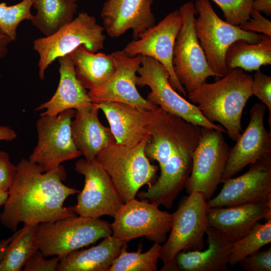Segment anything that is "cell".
<instances>
[{
  "label": "cell",
  "instance_id": "cell-1",
  "mask_svg": "<svg viewBox=\"0 0 271 271\" xmlns=\"http://www.w3.org/2000/svg\"><path fill=\"white\" fill-rule=\"evenodd\" d=\"M16 166L15 178L0 215L4 226L15 231L20 223L55 222L76 215L73 206H65L64 202L80 191L63 183L66 172L62 165L44 172L38 165L22 159Z\"/></svg>",
  "mask_w": 271,
  "mask_h": 271
},
{
  "label": "cell",
  "instance_id": "cell-2",
  "mask_svg": "<svg viewBox=\"0 0 271 271\" xmlns=\"http://www.w3.org/2000/svg\"><path fill=\"white\" fill-rule=\"evenodd\" d=\"M221 78L213 83L204 82L187 95L208 121L221 124L228 137L236 141L242 131L243 109L252 95V76L235 68Z\"/></svg>",
  "mask_w": 271,
  "mask_h": 271
},
{
  "label": "cell",
  "instance_id": "cell-3",
  "mask_svg": "<svg viewBox=\"0 0 271 271\" xmlns=\"http://www.w3.org/2000/svg\"><path fill=\"white\" fill-rule=\"evenodd\" d=\"M150 137L129 148L114 143L99 152L95 160L104 169L125 203L134 199L140 189L153 184L158 167L145 153Z\"/></svg>",
  "mask_w": 271,
  "mask_h": 271
},
{
  "label": "cell",
  "instance_id": "cell-4",
  "mask_svg": "<svg viewBox=\"0 0 271 271\" xmlns=\"http://www.w3.org/2000/svg\"><path fill=\"white\" fill-rule=\"evenodd\" d=\"M112 235L111 224L99 218L69 217L38 225L36 241L46 257L64 258L72 252Z\"/></svg>",
  "mask_w": 271,
  "mask_h": 271
},
{
  "label": "cell",
  "instance_id": "cell-5",
  "mask_svg": "<svg viewBox=\"0 0 271 271\" xmlns=\"http://www.w3.org/2000/svg\"><path fill=\"white\" fill-rule=\"evenodd\" d=\"M207 201L203 194L192 192L172 213L170 234L162 245L160 270L178 271L176 258L180 252L203 249V237L208 227Z\"/></svg>",
  "mask_w": 271,
  "mask_h": 271
},
{
  "label": "cell",
  "instance_id": "cell-6",
  "mask_svg": "<svg viewBox=\"0 0 271 271\" xmlns=\"http://www.w3.org/2000/svg\"><path fill=\"white\" fill-rule=\"evenodd\" d=\"M194 7L197 16L194 22L196 36L209 67L218 77H222L229 72L225 58L229 46L239 40L257 43L263 35L244 31L223 21L209 0H196Z\"/></svg>",
  "mask_w": 271,
  "mask_h": 271
},
{
  "label": "cell",
  "instance_id": "cell-7",
  "mask_svg": "<svg viewBox=\"0 0 271 271\" xmlns=\"http://www.w3.org/2000/svg\"><path fill=\"white\" fill-rule=\"evenodd\" d=\"M104 31L94 16L82 12L53 34L36 39L33 48L39 56L40 78L44 79L46 70L53 61L80 46L93 53L102 49L106 39Z\"/></svg>",
  "mask_w": 271,
  "mask_h": 271
},
{
  "label": "cell",
  "instance_id": "cell-8",
  "mask_svg": "<svg viewBox=\"0 0 271 271\" xmlns=\"http://www.w3.org/2000/svg\"><path fill=\"white\" fill-rule=\"evenodd\" d=\"M136 85L151 89L147 99L164 111L192 124L226 132L221 125L208 121L197 106L183 98L171 86L167 69L157 60L142 56Z\"/></svg>",
  "mask_w": 271,
  "mask_h": 271
},
{
  "label": "cell",
  "instance_id": "cell-9",
  "mask_svg": "<svg viewBox=\"0 0 271 271\" xmlns=\"http://www.w3.org/2000/svg\"><path fill=\"white\" fill-rule=\"evenodd\" d=\"M182 24L177 36L173 52V65L178 80L188 94L217 75L209 67L195 29L197 12L192 1L179 9Z\"/></svg>",
  "mask_w": 271,
  "mask_h": 271
},
{
  "label": "cell",
  "instance_id": "cell-10",
  "mask_svg": "<svg viewBox=\"0 0 271 271\" xmlns=\"http://www.w3.org/2000/svg\"><path fill=\"white\" fill-rule=\"evenodd\" d=\"M75 113L74 109H70L56 115H40L37 120L38 142L29 160L43 172L54 170L62 163L82 156L72 136L71 123Z\"/></svg>",
  "mask_w": 271,
  "mask_h": 271
},
{
  "label": "cell",
  "instance_id": "cell-11",
  "mask_svg": "<svg viewBox=\"0 0 271 271\" xmlns=\"http://www.w3.org/2000/svg\"><path fill=\"white\" fill-rule=\"evenodd\" d=\"M201 135L193 156L191 173L184 187L189 194H203L208 201L222 183L230 148L222 132L201 127Z\"/></svg>",
  "mask_w": 271,
  "mask_h": 271
},
{
  "label": "cell",
  "instance_id": "cell-12",
  "mask_svg": "<svg viewBox=\"0 0 271 271\" xmlns=\"http://www.w3.org/2000/svg\"><path fill=\"white\" fill-rule=\"evenodd\" d=\"M113 218L112 235L125 242L145 237L154 243H163L173 223L172 214L136 198L123 203Z\"/></svg>",
  "mask_w": 271,
  "mask_h": 271
},
{
  "label": "cell",
  "instance_id": "cell-13",
  "mask_svg": "<svg viewBox=\"0 0 271 271\" xmlns=\"http://www.w3.org/2000/svg\"><path fill=\"white\" fill-rule=\"evenodd\" d=\"M75 170L84 176V187L73 206L76 214L92 218L114 217L123 204L110 178L94 160H79Z\"/></svg>",
  "mask_w": 271,
  "mask_h": 271
},
{
  "label": "cell",
  "instance_id": "cell-14",
  "mask_svg": "<svg viewBox=\"0 0 271 271\" xmlns=\"http://www.w3.org/2000/svg\"><path fill=\"white\" fill-rule=\"evenodd\" d=\"M182 24L179 10H175L158 24L140 34L138 39L128 43L123 50L129 57L141 55L157 60L169 72L172 87L186 96L187 92L175 75L172 61L176 39Z\"/></svg>",
  "mask_w": 271,
  "mask_h": 271
},
{
  "label": "cell",
  "instance_id": "cell-15",
  "mask_svg": "<svg viewBox=\"0 0 271 271\" xmlns=\"http://www.w3.org/2000/svg\"><path fill=\"white\" fill-rule=\"evenodd\" d=\"M222 189L207 201L208 208L271 202V155L249 165L243 174L222 182Z\"/></svg>",
  "mask_w": 271,
  "mask_h": 271
},
{
  "label": "cell",
  "instance_id": "cell-16",
  "mask_svg": "<svg viewBox=\"0 0 271 271\" xmlns=\"http://www.w3.org/2000/svg\"><path fill=\"white\" fill-rule=\"evenodd\" d=\"M111 55L115 71L103 85L89 90L87 94L91 101L118 102L148 110H154L157 106L144 98L137 88V73L141 65L142 56L129 57L123 50L116 51Z\"/></svg>",
  "mask_w": 271,
  "mask_h": 271
},
{
  "label": "cell",
  "instance_id": "cell-17",
  "mask_svg": "<svg viewBox=\"0 0 271 271\" xmlns=\"http://www.w3.org/2000/svg\"><path fill=\"white\" fill-rule=\"evenodd\" d=\"M266 107L255 103L250 108V120L245 130L230 148L222 182L234 177L245 167L271 155V133L264 125Z\"/></svg>",
  "mask_w": 271,
  "mask_h": 271
},
{
  "label": "cell",
  "instance_id": "cell-18",
  "mask_svg": "<svg viewBox=\"0 0 271 271\" xmlns=\"http://www.w3.org/2000/svg\"><path fill=\"white\" fill-rule=\"evenodd\" d=\"M153 0H107L100 16L104 31L113 38L124 35L130 29L137 40L140 34L155 25L152 11Z\"/></svg>",
  "mask_w": 271,
  "mask_h": 271
},
{
  "label": "cell",
  "instance_id": "cell-19",
  "mask_svg": "<svg viewBox=\"0 0 271 271\" xmlns=\"http://www.w3.org/2000/svg\"><path fill=\"white\" fill-rule=\"evenodd\" d=\"M94 104L104 113L116 144L132 148L150 137L152 110L114 101Z\"/></svg>",
  "mask_w": 271,
  "mask_h": 271
},
{
  "label": "cell",
  "instance_id": "cell-20",
  "mask_svg": "<svg viewBox=\"0 0 271 271\" xmlns=\"http://www.w3.org/2000/svg\"><path fill=\"white\" fill-rule=\"evenodd\" d=\"M194 152L185 148L177 152L160 169L157 181L137 195L142 200L171 208L191 173Z\"/></svg>",
  "mask_w": 271,
  "mask_h": 271
},
{
  "label": "cell",
  "instance_id": "cell-21",
  "mask_svg": "<svg viewBox=\"0 0 271 271\" xmlns=\"http://www.w3.org/2000/svg\"><path fill=\"white\" fill-rule=\"evenodd\" d=\"M271 219V202L208 208V227L213 228L231 242L241 239L261 219Z\"/></svg>",
  "mask_w": 271,
  "mask_h": 271
},
{
  "label": "cell",
  "instance_id": "cell-22",
  "mask_svg": "<svg viewBox=\"0 0 271 271\" xmlns=\"http://www.w3.org/2000/svg\"><path fill=\"white\" fill-rule=\"evenodd\" d=\"M60 80L56 92L47 101L38 106L35 111L45 109L40 115H56L66 110L89 109L92 107L86 89L76 76L73 61L69 55L57 59Z\"/></svg>",
  "mask_w": 271,
  "mask_h": 271
},
{
  "label": "cell",
  "instance_id": "cell-23",
  "mask_svg": "<svg viewBox=\"0 0 271 271\" xmlns=\"http://www.w3.org/2000/svg\"><path fill=\"white\" fill-rule=\"evenodd\" d=\"M99 110L94 103L91 109L75 110L71 123L74 143L88 161L94 160L99 152L115 143L110 128L100 122Z\"/></svg>",
  "mask_w": 271,
  "mask_h": 271
},
{
  "label": "cell",
  "instance_id": "cell-24",
  "mask_svg": "<svg viewBox=\"0 0 271 271\" xmlns=\"http://www.w3.org/2000/svg\"><path fill=\"white\" fill-rule=\"evenodd\" d=\"M206 234L208 247L205 250L181 251L177 256L178 271H228L232 242L213 228Z\"/></svg>",
  "mask_w": 271,
  "mask_h": 271
},
{
  "label": "cell",
  "instance_id": "cell-25",
  "mask_svg": "<svg viewBox=\"0 0 271 271\" xmlns=\"http://www.w3.org/2000/svg\"><path fill=\"white\" fill-rule=\"evenodd\" d=\"M126 242L112 235L98 244L79 249L60 259L58 271H108Z\"/></svg>",
  "mask_w": 271,
  "mask_h": 271
},
{
  "label": "cell",
  "instance_id": "cell-26",
  "mask_svg": "<svg viewBox=\"0 0 271 271\" xmlns=\"http://www.w3.org/2000/svg\"><path fill=\"white\" fill-rule=\"evenodd\" d=\"M68 55L73 61L77 78L85 89L100 87L115 71L111 54L93 53L80 46Z\"/></svg>",
  "mask_w": 271,
  "mask_h": 271
},
{
  "label": "cell",
  "instance_id": "cell-27",
  "mask_svg": "<svg viewBox=\"0 0 271 271\" xmlns=\"http://www.w3.org/2000/svg\"><path fill=\"white\" fill-rule=\"evenodd\" d=\"M225 62L228 71L241 68L244 71H256L271 64V37L263 35L254 43L242 40L233 43L227 50Z\"/></svg>",
  "mask_w": 271,
  "mask_h": 271
},
{
  "label": "cell",
  "instance_id": "cell-28",
  "mask_svg": "<svg viewBox=\"0 0 271 271\" xmlns=\"http://www.w3.org/2000/svg\"><path fill=\"white\" fill-rule=\"evenodd\" d=\"M37 12L31 22L46 36L71 22L77 5L68 0H31Z\"/></svg>",
  "mask_w": 271,
  "mask_h": 271
},
{
  "label": "cell",
  "instance_id": "cell-29",
  "mask_svg": "<svg viewBox=\"0 0 271 271\" xmlns=\"http://www.w3.org/2000/svg\"><path fill=\"white\" fill-rule=\"evenodd\" d=\"M39 224H26L9 243L0 271H20L30 257L39 249L36 234Z\"/></svg>",
  "mask_w": 271,
  "mask_h": 271
},
{
  "label": "cell",
  "instance_id": "cell-30",
  "mask_svg": "<svg viewBox=\"0 0 271 271\" xmlns=\"http://www.w3.org/2000/svg\"><path fill=\"white\" fill-rule=\"evenodd\" d=\"M127 244L122 246L108 271H157L160 258L162 245L154 243L147 251L142 252L143 245L140 244L136 251H127Z\"/></svg>",
  "mask_w": 271,
  "mask_h": 271
},
{
  "label": "cell",
  "instance_id": "cell-31",
  "mask_svg": "<svg viewBox=\"0 0 271 271\" xmlns=\"http://www.w3.org/2000/svg\"><path fill=\"white\" fill-rule=\"evenodd\" d=\"M270 242L271 219L264 223L258 222L246 235L232 243L229 265L234 266Z\"/></svg>",
  "mask_w": 271,
  "mask_h": 271
},
{
  "label": "cell",
  "instance_id": "cell-32",
  "mask_svg": "<svg viewBox=\"0 0 271 271\" xmlns=\"http://www.w3.org/2000/svg\"><path fill=\"white\" fill-rule=\"evenodd\" d=\"M32 6L31 0H22L12 6H8L0 20V33L5 34L14 41L17 37V29L24 20L32 21L33 18L31 12Z\"/></svg>",
  "mask_w": 271,
  "mask_h": 271
},
{
  "label": "cell",
  "instance_id": "cell-33",
  "mask_svg": "<svg viewBox=\"0 0 271 271\" xmlns=\"http://www.w3.org/2000/svg\"><path fill=\"white\" fill-rule=\"evenodd\" d=\"M222 10L225 21L239 26L250 18L254 0H211Z\"/></svg>",
  "mask_w": 271,
  "mask_h": 271
},
{
  "label": "cell",
  "instance_id": "cell-34",
  "mask_svg": "<svg viewBox=\"0 0 271 271\" xmlns=\"http://www.w3.org/2000/svg\"><path fill=\"white\" fill-rule=\"evenodd\" d=\"M252 95L259 99L266 106L269 111L268 124L271 127V77L256 70L251 85Z\"/></svg>",
  "mask_w": 271,
  "mask_h": 271
},
{
  "label": "cell",
  "instance_id": "cell-35",
  "mask_svg": "<svg viewBox=\"0 0 271 271\" xmlns=\"http://www.w3.org/2000/svg\"><path fill=\"white\" fill-rule=\"evenodd\" d=\"M239 263L245 271H270L271 247L261 251L258 250L247 256Z\"/></svg>",
  "mask_w": 271,
  "mask_h": 271
},
{
  "label": "cell",
  "instance_id": "cell-36",
  "mask_svg": "<svg viewBox=\"0 0 271 271\" xmlns=\"http://www.w3.org/2000/svg\"><path fill=\"white\" fill-rule=\"evenodd\" d=\"M60 259L57 256L46 259L39 250H36L28 259L23 268L24 271H56Z\"/></svg>",
  "mask_w": 271,
  "mask_h": 271
},
{
  "label": "cell",
  "instance_id": "cell-37",
  "mask_svg": "<svg viewBox=\"0 0 271 271\" xmlns=\"http://www.w3.org/2000/svg\"><path fill=\"white\" fill-rule=\"evenodd\" d=\"M17 171V166L10 161L8 154L0 151V192L9 191Z\"/></svg>",
  "mask_w": 271,
  "mask_h": 271
},
{
  "label": "cell",
  "instance_id": "cell-38",
  "mask_svg": "<svg viewBox=\"0 0 271 271\" xmlns=\"http://www.w3.org/2000/svg\"><path fill=\"white\" fill-rule=\"evenodd\" d=\"M240 29L249 32L271 37V22L264 17L260 12L252 9L250 19L238 26Z\"/></svg>",
  "mask_w": 271,
  "mask_h": 271
},
{
  "label": "cell",
  "instance_id": "cell-39",
  "mask_svg": "<svg viewBox=\"0 0 271 271\" xmlns=\"http://www.w3.org/2000/svg\"><path fill=\"white\" fill-rule=\"evenodd\" d=\"M252 9L270 16L271 14V0H254L252 4Z\"/></svg>",
  "mask_w": 271,
  "mask_h": 271
},
{
  "label": "cell",
  "instance_id": "cell-40",
  "mask_svg": "<svg viewBox=\"0 0 271 271\" xmlns=\"http://www.w3.org/2000/svg\"><path fill=\"white\" fill-rule=\"evenodd\" d=\"M17 137L15 131L10 127L0 125V141H11Z\"/></svg>",
  "mask_w": 271,
  "mask_h": 271
},
{
  "label": "cell",
  "instance_id": "cell-41",
  "mask_svg": "<svg viewBox=\"0 0 271 271\" xmlns=\"http://www.w3.org/2000/svg\"><path fill=\"white\" fill-rule=\"evenodd\" d=\"M12 42L9 37L0 33V60L6 56L8 52V45Z\"/></svg>",
  "mask_w": 271,
  "mask_h": 271
},
{
  "label": "cell",
  "instance_id": "cell-42",
  "mask_svg": "<svg viewBox=\"0 0 271 271\" xmlns=\"http://www.w3.org/2000/svg\"><path fill=\"white\" fill-rule=\"evenodd\" d=\"M15 232L12 236L9 237V238L0 241V257H3L5 254L6 249L13 238L15 237L16 234Z\"/></svg>",
  "mask_w": 271,
  "mask_h": 271
},
{
  "label": "cell",
  "instance_id": "cell-43",
  "mask_svg": "<svg viewBox=\"0 0 271 271\" xmlns=\"http://www.w3.org/2000/svg\"><path fill=\"white\" fill-rule=\"evenodd\" d=\"M9 196V191L0 192V206L4 205Z\"/></svg>",
  "mask_w": 271,
  "mask_h": 271
},
{
  "label": "cell",
  "instance_id": "cell-44",
  "mask_svg": "<svg viewBox=\"0 0 271 271\" xmlns=\"http://www.w3.org/2000/svg\"><path fill=\"white\" fill-rule=\"evenodd\" d=\"M8 6L5 3H0V20L3 17Z\"/></svg>",
  "mask_w": 271,
  "mask_h": 271
},
{
  "label": "cell",
  "instance_id": "cell-45",
  "mask_svg": "<svg viewBox=\"0 0 271 271\" xmlns=\"http://www.w3.org/2000/svg\"><path fill=\"white\" fill-rule=\"evenodd\" d=\"M68 1H70V2H73V3H76V2H77L78 1H79V0H68Z\"/></svg>",
  "mask_w": 271,
  "mask_h": 271
},
{
  "label": "cell",
  "instance_id": "cell-46",
  "mask_svg": "<svg viewBox=\"0 0 271 271\" xmlns=\"http://www.w3.org/2000/svg\"><path fill=\"white\" fill-rule=\"evenodd\" d=\"M3 258V257H0V267H1V262H2V261Z\"/></svg>",
  "mask_w": 271,
  "mask_h": 271
},
{
  "label": "cell",
  "instance_id": "cell-47",
  "mask_svg": "<svg viewBox=\"0 0 271 271\" xmlns=\"http://www.w3.org/2000/svg\"></svg>",
  "mask_w": 271,
  "mask_h": 271
}]
</instances>
